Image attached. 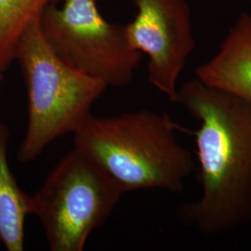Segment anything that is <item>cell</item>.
Masks as SVG:
<instances>
[{
    "instance_id": "obj_6",
    "label": "cell",
    "mask_w": 251,
    "mask_h": 251,
    "mask_svg": "<svg viewBox=\"0 0 251 251\" xmlns=\"http://www.w3.org/2000/svg\"><path fill=\"white\" fill-rule=\"evenodd\" d=\"M137 12L125 25L135 50L148 56V80L172 102L178 80L196 48L186 0H134Z\"/></svg>"
},
{
    "instance_id": "obj_4",
    "label": "cell",
    "mask_w": 251,
    "mask_h": 251,
    "mask_svg": "<svg viewBox=\"0 0 251 251\" xmlns=\"http://www.w3.org/2000/svg\"><path fill=\"white\" fill-rule=\"evenodd\" d=\"M123 192L97 162L74 147L31 197L51 251H84L90 234L105 224Z\"/></svg>"
},
{
    "instance_id": "obj_7",
    "label": "cell",
    "mask_w": 251,
    "mask_h": 251,
    "mask_svg": "<svg viewBox=\"0 0 251 251\" xmlns=\"http://www.w3.org/2000/svg\"><path fill=\"white\" fill-rule=\"evenodd\" d=\"M197 78L251 103V15L244 12L217 51L197 69Z\"/></svg>"
},
{
    "instance_id": "obj_10",
    "label": "cell",
    "mask_w": 251,
    "mask_h": 251,
    "mask_svg": "<svg viewBox=\"0 0 251 251\" xmlns=\"http://www.w3.org/2000/svg\"><path fill=\"white\" fill-rule=\"evenodd\" d=\"M3 75H4V73H2L0 71V85H1V83H2V81H3Z\"/></svg>"
},
{
    "instance_id": "obj_8",
    "label": "cell",
    "mask_w": 251,
    "mask_h": 251,
    "mask_svg": "<svg viewBox=\"0 0 251 251\" xmlns=\"http://www.w3.org/2000/svg\"><path fill=\"white\" fill-rule=\"evenodd\" d=\"M10 131L0 122V244L8 251L25 250L27 216L31 197L19 186L8 162Z\"/></svg>"
},
{
    "instance_id": "obj_5",
    "label": "cell",
    "mask_w": 251,
    "mask_h": 251,
    "mask_svg": "<svg viewBox=\"0 0 251 251\" xmlns=\"http://www.w3.org/2000/svg\"><path fill=\"white\" fill-rule=\"evenodd\" d=\"M100 0H60L41 13L43 37L64 63L107 88L128 85L143 54L130 46L125 25L110 23L100 11Z\"/></svg>"
},
{
    "instance_id": "obj_3",
    "label": "cell",
    "mask_w": 251,
    "mask_h": 251,
    "mask_svg": "<svg viewBox=\"0 0 251 251\" xmlns=\"http://www.w3.org/2000/svg\"><path fill=\"white\" fill-rule=\"evenodd\" d=\"M15 62L25 84L28 112L17 159L30 163L54 141L75 134L92 116L91 108L108 88L54 53L43 37L38 21L32 23L21 36Z\"/></svg>"
},
{
    "instance_id": "obj_1",
    "label": "cell",
    "mask_w": 251,
    "mask_h": 251,
    "mask_svg": "<svg viewBox=\"0 0 251 251\" xmlns=\"http://www.w3.org/2000/svg\"><path fill=\"white\" fill-rule=\"evenodd\" d=\"M176 103L198 122L194 135L201 194L176 216L206 237H219L251 224V103L197 77L178 89Z\"/></svg>"
},
{
    "instance_id": "obj_2",
    "label": "cell",
    "mask_w": 251,
    "mask_h": 251,
    "mask_svg": "<svg viewBox=\"0 0 251 251\" xmlns=\"http://www.w3.org/2000/svg\"><path fill=\"white\" fill-rule=\"evenodd\" d=\"M178 130L169 115L146 109L91 116L74 134L75 147L97 162L123 194L156 189L181 193L196 161L179 144Z\"/></svg>"
},
{
    "instance_id": "obj_9",
    "label": "cell",
    "mask_w": 251,
    "mask_h": 251,
    "mask_svg": "<svg viewBox=\"0 0 251 251\" xmlns=\"http://www.w3.org/2000/svg\"><path fill=\"white\" fill-rule=\"evenodd\" d=\"M60 0H0V71L15 62L19 40L49 6Z\"/></svg>"
}]
</instances>
